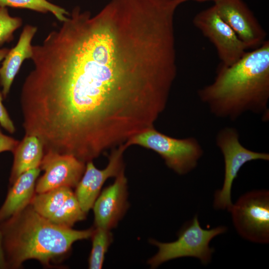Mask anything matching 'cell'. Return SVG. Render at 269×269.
Masks as SVG:
<instances>
[{"mask_svg":"<svg viewBox=\"0 0 269 269\" xmlns=\"http://www.w3.org/2000/svg\"><path fill=\"white\" fill-rule=\"evenodd\" d=\"M128 147L125 143L113 149L107 166L98 169L92 161L87 162L84 172L76 186L75 195L83 211L87 213L92 208L105 181L116 177L124 171L123 154Z\"/></svg>","mask_w":269,"mask_h":269,"instance_id":"obj_11","label":"cell"},{"mask_svg":"<svg viewBox=\"0 0 269 269\" xmlns=\"http://www.w3.org/2000/svg\"><path fill=\"white\" fill-rule=\"evenodd\" d=\"M19 142L15 138L4 134L0 130V153L4 151L13 152Z\"/></svg>","mask_w":269,"mask_h":269,"instance_id":"obj_22","label":"cell"},{"mask_svg":"<svg viewBox=\"0 0 269 269\" xmlns=\"http://www.w3.org/2000/svg\"><path fill=\"white\" fill-rule=\"evenodd\" d=\"M85 163L74 156L47 152L39 166L44 171L35 185L40 193L61 187H76L85 170Z\"/></svg>","mask_w":269,"mask_h":269,"instance_id":"obj_10","label":"cell"},{"mask_svg":"<svg viewBox=\"0 0 269 269\" xmlns=\"http://www.w3.org/2000/svg\"><path fill=\"white\" fill-rule=\"evenodd\" d=\"M0 5L26 8L41 13H51L60 21H65L69 13L64 8L48 0H0Z\"/></svg>","mask_w":269,"mask_h":269,"instance_id":"obj_18","label":"cell"},{"mask_svg":"<svg viewBox=\"0 0 269 269\" xmlns=\"http://www.w3.org/2000/svg\"><path fill=\"white\" fill-rule=\"evenodd\" d=\"M37 30L35 26L25 25L14 47L9 49L0 67V84L3 97L8 95L12 83L21 66L26 59L32 56V40Z\"/></svg>","mask_w":269,"mask_h":269,"instance_id":"obj_13","label":"cell"},{"mask_svg":"<svg viewBox=\"0 0 269 269\" xmlns=\"http://www.w3.org/2000/svg\"><path fill=\"white\" fill-rule=\"evenodd\" d=\"M125 144L128 147L137 145L155 151L168 168L179 175L186 174L194 169L204 152L195 137H172L154 127L133 136Z\"/></svg>","mask_w":269,"mask_h":269,"instance_id":"obj_5","label":"cell"},{"mask_svg":"<svg viewBox=\"0 0 269 269\" xmlns=\"http://www.w3.org/2000/svg\"><path fill=\"white\" fill-rule=\"evenodd\" d=\"M86 214L73 192L48 220L56 225L72 228L76 222L85 219Z\"/></svg>","mask_w":269,"mask_h":269,"instance_id":"obj_17","label":"cell"},{"mask_svg":"<svg viewBox=\"0 0 269 269\" xmlns=\"http://www.w3.org/2000/svg\"><path fill=\"white\" fill-rule=\"evenodd\" d=\"M188 0H195V1H206V0H187V1H188ZM212 0L215 1L216 0Z\"/></svg>","mask_w":269,"mask_h":269,"instance_id":"obj_25","label":"cell"},{"mask_svg":"<svg viewBox=\"0 0 269 269\" xmlns=\"http://www.w3.org/2000/svg\"><path fill=\"white\" fill-rule=\"evenodd\" d=\"M6 263L2 248V235L0 231V269H6Z\"/></svg>","mask_w":269,"mask_h":269,"instance_id":"obj_23","label":"cell"},{"mask_svg":"<svg viewBox=\"0 0 269 269\" xmlns=\"http://www.w3.org/2000/svg\"><path fill=\"white\" fill-rule=\"evenodd\" d=\"M92 246L89 258V268L100 269L102 268L105 255L113 241L110 230L96 227L91 236Z\"/></svg>","mask_w":269,"mask_h":269,"instance_id":"obj_19","label":"cell"},{"mask_svg":"<svg viewBox=\"0 0 269 269\" xmlns=\"http://www.w3.org/2000/svg\"><path fill=\"white\" fill-rule=\"evenodd\" d=\"M201 101L217 118L235 121L250 112L269 117V41L247 51L229 66L220 64L214 81L198 90Z\"/></svg>","mask_w":269,"mask_h":269,"instance_id":"obj_2","label":"cell"},{"mask_svg":"<svg viewBox=\"0 0 269 269\" xmlns=\"http://www.w3.org/2000/svg\"><path fill=\"white\" fill-rule=\"evenodd\" d=\"M127 184L124 171L99 194L92 207L96 227L110 230L122 218L128 207Z\"/></svg>","mask_w":269,"mask_h":269,"instance_id":"obj_12","label":"cell"},{"mask_svg":"<svg viewBox=\"0 0 269 269\" xmlns=\"http://www.w3.org/2000/svg\"><path fill=\"white\" fill-rule=\"evenodd\" d=\"M175 38L139 0H111L94 16L75 7L45 41L39 90L50 120L98 157L154 128L177 74Z\"/></svg>","mask_w":269,"mask_h":269,"instance_id":"obj_1","label":"cell"},{"mask_svg":"<svg viewBox=\"0 0 269 269\" xmlns=\"http://www.w3.org/2000/svg\"><path fill=\"white\" fill-rule=\"evenodd\" d=\"M40 170L38 167L27 171L11 184V187L0 207V222L17 214L30 203Z\"/></svg>","mask_w":269,"mask_h":269,"instance_id":"obj_14","label":"cell"},{"mask_svg":"<svg viewBox=\"0 0 269 269\" xmlns=\"http://www.w3.org/2000/svg\"><path fill=\"white\" fill-rule=\"evenodd\" d=\"M13 162L10 173V185L22 173L39 167L44 154L43 145L33 135H24L13 151Z\"/></svg>","mask_w":269,"mask_h":269,"instance_id":"obj_15","label":"cell"},{"mask_svg":"<svg viewBox=\"0 0 269 269\" xmlns=\"http://www.w3.org/2000/svg\"><path fill=\"white\" fill-rule=\"evenodd\" d=\"M220 17L235 32L248 49H255L267 40V32L242 0H216Z\"/></svg>","mask_w":269,"mask_h":269,"instance_id":"obj_9","label":"cell"},{"mask_svg":"<svg viewBox=\"0 0 269 269\" xmlns=\"http://www.w3.org/2000/svg\"><path fill=\"white\" fill-rule=\"evenodd\" d=\"M2 96L0 91V125L8 133L13 134L15 131V128L3 105Z\"/></svg>","mask_w":269,"mask_h":269,"instance_id":"obj_21","label":"cell"},{"mask_svg":"<svg viewBox=\"0 0 269 269\" xmlns=\"http://www.w3.org/2000/svg\"><path fill=\"white\" fill-rule=\"evenodd\" d=\"M22 24L20 17L11 16L7 7L0 5V46L13 39L14 31Z\"/></svg>","mask_w":269,"mask_h":269,"instance_id":"obj_20","label":"cell"},{"mask_svg":"<svg viewBox=\"0 0 269 269\" xmlns=\"http://www.w3.org/2000/svg\"><path fill=\"white\" fill-rule=\"evenodd\" d=\"M73 193L72 188L61 187L34 195L30 204L42 216L48 219Z\"/></svg>","mask_w":269,"mask_h":269,"instance_id":"obj_16","label":"cell"},{"mask_svg":"<svg viewBox=\"0 0 269 269\" xmlns=\"http://www.w3.org/2000/svg\"><path fill=\"white\" fill-rule=\"evenodd\" d=\"M9 50V49L7 48L0 49V62L3 60Z\"/></svg>","mask_w":269,"mask_h":269,"instance_id":"obj_24","label":"cell"},{"mask_svg":"<svg viewBox=\"0 0 269 269\" xmlns=\"http://www.w3.org/2000/svg\"><path fill=\"white\" fill-rule=\"evenodd\" d=\"M243 238L257 244L269 243V191L258 190L241 196L229 211Z\"/></svg>","mask_w":269,"mask_h":269,"instance_id":"obj_7","label":"cell"},{"mask_svg":"<svg viewBox=\"0 0 269 269\" xmlns=\"http://www.w3.org/2000/svg\"><path fill=\"white\" fill-rule=\"evenodd\" d=\"M216 144L223 156L224 178L222 188L215 193L213 205L216 209L229 212L233 205L231 199L233 183L241 168L250 161H268L269 154L245 147L240 141L238 131L231 127L223 128L218 132Z\"/></svg>","mask_w":269,"mask_h":269,"instance_id":"obj_6","label":"cell"},{"mask_svg":"<svg viewBox=\"0 0 269 269\" xmlns=\"http://www.w3.org/2000/svg\"><path fill=\"white\" fill-rule=\"evenodd\" d=\"M227 228L220 226L209 229L202 228L195 215L181 229L175 241L162 243L151 239L150 243L157 247L156 254L148 260L151 268H156L170 260L184 257L198 259L203 265L209 264L214 252L210 243L215 237L224 233Z\"/></svg>","mask_w":269,"mask_h":269,"instance_id":"obj_4","label":"cell"},{"mask_svg":"<svg viewBox=\"0 0 269 269\" xmlns=\"http://www.w3.org/2000/svg\"><path fill=\"white\" fill-rule=\"evenodd\" d=\"M94 230H76L54 224L29 204L0 222L6 268L17 269L31 259L49 265L65 255L75 242L91 238Z\"/></svg>","mask_w":269,"mask_h":269,"instance_id":"obj_3","label":"cell"},{"mask_svg":"<svg viewBox=\"0 0 269 269\" xmlns=\"http://www.w3.org/2000/svg\"><path fill=\"white\" fill-rule=\"evenodd\" d=\"M193 23L214 45L222 65H233L248 51L246 45L222 19L214 5L196 14Z\"/></svg>","mask_w":269,"mask_h":269,"instance_id":"obj_8","label":"cell"}]
</instances>
